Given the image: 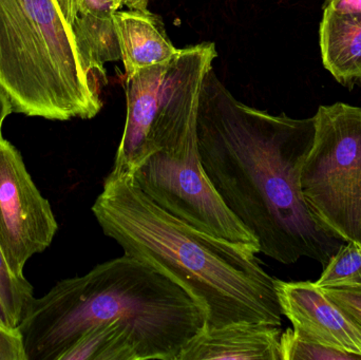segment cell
<instances>
[{"label": "cell", "mask_w": 361, "mask_h": 360, "mask_svg": "<svg viewBox=\"0 0 361 360\" xmlns=\"http://www.w3.org/2000/svg\"><path fill=\"white\" fill-rule=\"evenodd\" d=\"M200 158L229 211L256 237L260 253L283 264L326 266L345 243L310 209L301 173L315 120L274 116L235 99L208 72L197 113Z\"/></svg>", "instance_id": "obj_1"}, {"label": "cell", "mask_w": 361, "mask_h": 360, "mask_svg": "<svg viewBox=\"0 0 361 360\" xmlns=\"http://www.w3.org/2000/svg\"><path fill=\"white\" fill-rule=\"evenodd\" d=\"M92 213L124 255L145 262L201 306L206 328L235 323L280 327L277 279L259 262V249L216 238L152 202L131 175L110 173Z\"/></svg>", "instance_id": "obj_2"}, {"label": "cell", "mask_w": 361, "mask_h": 360, "mask_svg": "<svg viewBox=\"0 0 361 360\" xmlns=\"http://www.w3.org/2000/svg\"><path fill=\"white\" fill-rule=\"evenodd\" d=\"M109 325L126 331L139 360H178L206 319L177 283L124 255L34 297L17 330L27 360H59L89 330Z\"/></svg>", "instance_id": "obj_3"}, {"label": "cell", "mask_w": 361, "mask_h": 360, "mask_svg": "<svg viewBox=\"0 0 361 360\" xmlns=\"http://www.w3.org/2000/svg\"><path fill=\"white\" fill-rule=\"evenodd\" d=\"M0 88L13 112L90 120L103 107L55 0H0Z\"/></svg>", "instance_id": "obj_4"}, {"label": "cell", "mask_w": 361, "mask_h": 360, "mask_svg": "<svg viewBox=\"0 0 361 360\" xmlns=\"http://www.w3.org/2000/svg\"><path fill=\"white\" fill-rule=\"evenodd\" d=\"M216 56V44L202 42L126 76V123L112 173L133 177L148 156L197 124L202 86Z\"/></svg>", "instance_id": "obj_5"}, {"label": "cell", "mask_w": 361, "mask_h": 360, "mask_svg": "<svg viewBox=\"0 0 361 360\" xmlns=\"http://www.w3.org/2000/svg\"><path fill=\"white\" fill-rule=\"evenodd\" d=\"M314 120L301 173L303 196L326 228L361 247V107L320 106Z\"/></svg>", "instance_id": "obj_6"}, {"label": "cell", "mask_w": 361, "mask_h": 360, "mask_svg": "<svg viewBox=\"0 0 361 360\" xmlns=\"http://www.w3.org/2000/svg\"><path fill=\"white\" fill-rule=\"evenodd\" d=\"M197 124L175 144L148 156L133 175L135 185L159 207L200 232L260 251L256 237L229 211L206 175Z\"/></svg>", "instance_id": "obj_7"}, {"label": "cell", "mask_w": 361, "mask_h": 360, "mask_svg": "<svg viewBox=\"0 0 361 360\" xmlns=\"http://www.w3.org/2000/svg\"><path fill=\"white\" fill-rule=\"evenodd\" d=\"M57 230L52 207L36 187L20 152L1 137L0 247L11 271L25 277L27 262L50 247Z\"/></svg>", "instance_id": "obj_8"}, {"label": "cell", "mask_w": 361, "mask_h": 360, "mask_svg": "<svg viewBox=\"0 0 361 360\" xmlns=\"http://www.w3.org/2000/svg\"><path fill=\"white\" fill-rule=\"evenodd\" d=\"M282 314L294 330L320 344L361 356V331L315 283H276Z\"/></svg>", "instance_id": "obj_9"}, {"label": "cell", "mask_w": 361, "mask_h": 360, "mask_svg": "<svg viewBox=\"0 0 361 360\" xmlns=\"http://www.w3.org/2000/svg\"><path fill=\"white\" fill-rule=\"evenodd\" d=\"M276 325L235 323L205 329L183 349L178 360H282Z\"/></svg>", "instance_id": "obj_10"}, {"label": "cell", "mask_w": 361, "mask_h": 360, "mask_svg": "<svg viewBox=\"0 0 361 360\" xmlns=\"http://www.w3.org/2000/svg\"><path fill=\"white\" fill-rule=\"evenodd\" d=\"M114 23L126 76L165 63L179 50L169 39L162 19L147 8L116 11Z\"/></svg>", "instance_id": "obj_11"}, {"label": "cell", "mask_w": 361, "mask_h": 360, "mask_svg": "<svg viewBox=\"0 0 361 360\" xmlns=\"http://www.w3.org/2000/svg\"><path fill=\"white\" fill-rule=\"evenodd\" d=\"M319 35L326 70L343 84L361 80V14H338L324 8Z\"/></svg>", "instance_id": "obj_12"}, {"label": "cell", "mask_w": 361, "mask_h": 360, "mask_svg": "<svg viewBox=\"0 0 361 360\" xmlns=\"http://www.w3.org/2000/svg\"><path fill=\"white\" fill-rule=\"evenodd\" d=\"M59 360H139V355L126 331L109 325L89 330Z\"/></svg>", "instance_id": "obj_13"}, {"label": "cell", "mask_w": 361, "mask_h": 360, "mask_svg": "<svg viewBox=\"0 0 361 360\" xmlns=\"http://www.w3.org/2000/svg\"><path fill=\"white\" fill-rule=\"evenodd\" d=\"M33 299V287L11 271L0 247V306L11 328L17 329Z\"/></svg>", "instance_id": "obj_14"}, {"label": "cell", "mask_w": 361, "mask_h": 360, "mask_svg": "<svg viewBox=\"0 0 361 360\" xmlns=\"http://www.w3.org/2000/svg\"><path fill=\"white\" fill-rule=\"evenodd\" d=\"M315 285L320 289L361 285L360 245L343 243L329 260Z\"/></svg>", "instance_id": "obj_15"}, {"label": "cell", "mask_w": 361, "mask_h": 360, "mask_svg": "<svg viewBox=\"0 0 361 360\" xmlns=\"http://www.w3.org/2000/svg\"><path fill=\"white\" fill-rule=\"evenodd\" d=\"M282 360H354L360 355L345 352L320 344L301 335L294 329H288L280 337Z\"/></svg>", "instance_id": "obj_16"}, {"label": "cell", "mask_w": 361, "mask_h": 360, "mask_svg": "<svg viewBox=\"0 0 361 360\" xmlns=\"http://www.w3.org/2000/svg\"><path fill=\"white\" fill-rule=\"evenodd\" d=\"M322 290L361 331V285Z\"/></svg>", "instance_id": "obj_17"}, {"label": "cell", "mask_w": 361, "mask_h": 360, "mask_svg": "<svg viewBox=\"0 0 361 360\" xmlns=\"http://www.w3.org/2000/svg\"><path fill=\"white\" fill-rule=\"evenodd\" d=\"M0 360H27L18 330L0 323Z\"/></svg>", "instance_id": "obj_18"}, {"label": "cell", "mask_w": 361, "mask_h": 360, "mask_svg": "<svg viewBox=\"0 0 361 360\" xmlns=\"http://www.w3.org/2000/svg\"><path fill=\"white\" fill-rule=\"evenodd\" d=\"M324 8L338 14H361V0H326Z\"/></svg>", "instance_id": "obj_19"}, {"label": "cell", "mask_w": 361, "mask_h": 360, "mask_svg": "<svg viewBox=\"0 0 361 360\" xmlns=\"http://www.w3.org/2000/svg\"><path fill=\"white\" fill-rule=\"evenodd\" d=\"M66 23L71 27L74 19L78 12V6H80V0H55Z\"/></svg>", "instance_id": "obj_20"}, {"label": "cell", "mask_w": 361, "mask_h": 360, "mask_svg": "<svg viewBox=\"0 0 361 360\" xmlns=\"http://www.w3.org/2000/svg\"><path fill=\"white\" fill-rule=\"evenodd\" d=\"M152 0H110L114 11L121 10L126 6L127 8H147Z\"/></svg>", "instance_id": "obj_21"}, {"label": "cell", "mask_w": 361, "mask_h": 360, "mask_svg": "<svg viewBox=\"0 0 361 360\" xmlns=\"http://www.w3.org/2000/svg\"><path fill=\"white\" fill-rule=\"evenodd\" d=\"M12 106L6 93L0 88V139L2 137V125L4 120L12 113Z\"/></svg>", "instance_id": "obj_22"}, {"label": "cell", "mask_w": 361, "mask_h": 360, "mask_svg": "<svg viewBox=\"0 0 361 360\" xmlns=\"http://www.w3.org/2000/svg\"><path fill=\"white\" fill-rule=\"evenodd\" d=\"M0 323H1V325H6V327H10V325H8V321H6V315H4L1 306H0Z\"/></svg>", "instance_id": "obj_23"}]
</instances>
